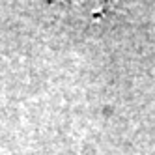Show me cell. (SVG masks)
Masks as SVG:
<instances>
[{"instance_id":"1","label":"cell","mask_w":155,"mask_h":155,"mask_svg":"<svg viewBox=\"0 0 155 155\" xmlns=\"http://www.w3.org/2000/svg\"><path fill=\"white\" fill-rule=\"evenodd\" d=\"M69 9H77V12H84L92 17H101L108 12L110 2L112 0H54Z\"/></svg>"}]
</instances>
